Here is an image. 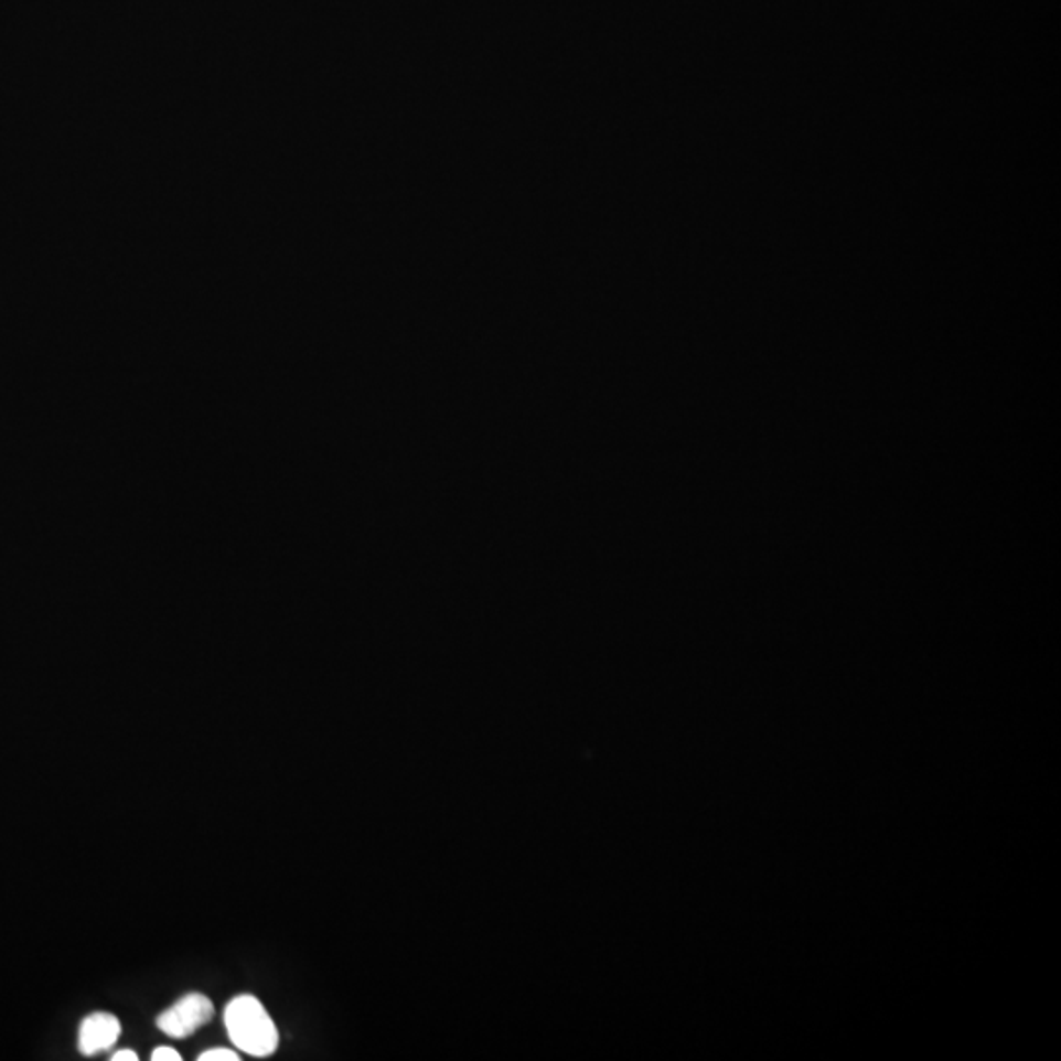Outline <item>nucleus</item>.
<instances>
[{"instance_id": "obj_6", "label": "nucleus", "mask_w": 1061, "mask_h": 1061, "mask_svg": "<svg viewBox=\"0 0 1061 1061\" xmlns=\"http://www.w3.org/2000/svg\"><path fill=\"white\" fill-rule=\"evenodd\" d=\"M112 1061H138V1053L132 1052V1050H120V1052L115 1053Z\"/></svg>"}, {"instance_id": "obj_3", "label": "nucleus", "mask_w": 1061, "mask_h": 1061, "mask_svg": "<svg viewBox=\"0 0 1061 1061\" xmlns=\"http://www.w3.org/2000/svg\"><path fill=\"white\" fill-rule=\"evenodd\" d=\"M122 1035L120 1020L108 1012H93L79 1028V1052L87 1058L99 1055L115 1048Z\"/></svg>"}, {"instance_id": "obj_4", "label": "nucleus", "mask_w": 1061, "mask_h": 1061, "mask_svg": "<svg viewBox=\"0 0 1061 1061\" xmlns=\"http://www.w3.org/2000/svg\"><path fill=\"white\" fill-rule=\"evenodd\" d=\"M199 1061H240V1055L234 1053L233 1050L228 1048H215V1050H207V1052L201 1053L197 1058Z\"/></svg>"}, {"instance_id": "obj_1", "label": "nucleus", "mask_w": 1061, "mask_h": 1061, "mask_svg": "<svg viewBox=\"0 0 1061 1061\" xmlns=\"http://www.w3.org/2000/svg\"><path fill=\"white\" fill-rule=\"evenodd\" d=\"M228 1038L240 1052L270 1058L279 1046V1032L268 1010L253 995H238L225 1008Z\"/></svg>"}, {"instance_id": "obj_2", "label": "nucleus", "mask_w": 1061, "mask_h": 1061, "mask_svg": "<svg viewBox=\"0 0 1061 1061\" xmlns=\"http://www.w3.org/2000/svg\"><path fill=\"white\" fill-rule=\"evenodd\" d=\"M213 1017H215V1007H213L211 998L201 995V993H190V995L181 997L173 1007L163 1010L162 1015L156 1020V1025L162 1030L163 1035L175 1038V1040H185V1038H190L197 1030H201L203 1026H207Z\"/></svg>"}, {"instance_id": "obj_5", "label": "nucleus", "mask_w": 1061, "mask_h": 1061, "mask_svg": "<svg viewBox=\"0 0 1061 1061\" xmlns=\"http://www.w3.org/2000/svg\"><path fill=\"white\" fill-rule=\"evenodd\" d=\"M152 1061H181V1053L173 1048H168V1046H162V1048H156L152 1055H150Z\"/></svg>"}]
</instances>
